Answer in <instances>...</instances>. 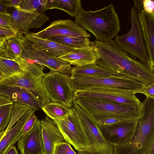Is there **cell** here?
<instances>
[{
    "instance_id": "5",
    "label": "cell",
    "mask_w": 154,
    "mask_h": 154,
    "mask_svg": "<svg viewBox=\"0 0 154 154\" xmlns=\"http://www.w3.org/2000/svg\"><path fill=\"white\" fill-rule=\"evenodd\" d=\"M19 62L25 71L20 74L0 78V85L18 87L30 91L43 106L50 102L42 83L44 66L21 58Z\"/></svg>"
},
{
    "instance_id": "23",
    "label": "cell",
    "mask_w": 154,
    "mask_h": 154,
    "mask_svg": "<svg viewBox=\"0 0 154 154\" xmlns=\"http://www.w3.org/2000/svg\"><path fill=\"white\" fill-rule=\"evenodd\" d=\"M71 75L86 77H108L113 75L95 63L72 67Z\"/></svg>"
},
{
    "instance_id": "47",
    "label": "cell",
    "mask_w": 154,
    "mask_h": 154,
    "mask_svg": "<svg viewBox=\"0 0 154 154\" xmlns=\"http://www.w3.org/2000/svg\"><path fill=\"white\" fill-rule=\"evenodd\" d=\"M1 139H0V140H1Z\"/></svg>"
},
{
    "instance_id": "41",
    "label": "cell",
    "mask_w": 154,
    "mask_h": 154,
    "mask_svg": "<svg viewBox=\"0 0 154 154\" xmlns=\"http://www.w3.org/2000/svg\"><path fill=\"white\" fill-rule=\"evenodd\" d=\"M5 154H18L16 147L13 146L8 149Z\"/></svg>"
},
{
    "instance_id": "44",
    "label": "cell",
    "mask_w": 154,
    "mask_h": 154,
    "mask_svg": "<svg viewBox=\"0 0 154 154\" xmlns=\"http://www.w3.org/2000/svg\"><path fill=\"white\" fill-rule=\"evenodd\" d=\"M4 131V130L2 131L0 133V139L2 137Z\"/></svg>"
},
{
    "instance_id": "31",
    "label": "cell",
    "mask_w": 154,
    "mask_h": 154,
    "mask_svg": "<svg viewBox=\"0 0 154 154\" xmlns=\"http://www.w3.org/2000/svg\"><path fill=\"white\" fill-rule=\"evenodd\" d=\"M13 103L0 106V133L4 130L10 120Z\"/></svg>"
},
{
    "instance_id": "11",
    "label": "cell",
    "mask_w": 154,
    "mask_h": 154,
    "mask_svg": "<svg viewBox=\"0 0 154 154\" xmlns=\"http://www.w3.org/2000/svg\"><path fill=\"white\" fill-rule=\"evenodd\" d=\"M53 121L57 124L66 142L72 145L78 152L91 153L89 141L73 109V112L70 115Z\"/></svg>"
},
{
    "instance_id": "13",
    "label": "cell",
    "mask_w": 154,
    "mask_h": 154,
    "mask_svg": "<svg viewBox=\"0 0 154 154\" xmlns=\"http://www.w3.org/2000/svg\"><path fill=\"white\" fill-rule=\"evenodd\" d=\"M7 12L11 16V29L25 34L29 29L41 27L49 18L44 13L32 12L18 7H8Z\"/></svg>"
},
{
    "instance_id": "28",
    "label": "cell",
    "mask_w": 154,
    "mask_h": 154,
    "mask_svg": "<svg viewBox=\"0 0 154 154\" xmlns=\"http://www.w3.org/2000/svg\"><path fill=\"white\" fill-rule=\"evenodd\" d=\"M25 71V69L17 60L0 56V72L5 77L22 74Z\"/></svg>"
},
{
    "instance_id": "20",
    "label": "cell",
    "mask_w": 154,
    "mask_h": 154,
    "mask_svg": "<svg viewBox=\"0 0 154 154\" xmlns=\"http://www.w3.org/2000/svg\"><path fill=\"white\" fill-rule=\"evenodd\" d=\"M24 34V37L25 39L33 44L37 49L55 58H58L77 49L68 47L48 39L40 38L35 35L33 32H28Z\"/></svg>"
},
{
    "instance_id": "4",
    "label": "cell",
    "mask_w": 154,
    "mask_h": 154,
    "mask_svg": "<svg viewBox=\"0 0 154 154\" xmlns=\"http://www.w3.org/2000/svg\"><path fill=\"white\" fill-rule=\"evenodd\" d=\"M74 102L81 107L95 122L108 118L137 119L139 108L99 97H76Z\"/></svg>"
},
{
    "instance_id": "2",
    "label": "cell",
    "mask_w": 154,
    "mask_h": 154,
    "mask_svg": "<svg viewBox=\"0 0 154 154\" xmlns=\"http://www.w3.org/2000/svg\"><path fill=\"white\" fill-rule=\"evenodd\" d=\"M154 144V98L146 97L139 108L134 134L128 143L113 146V154H147Z\"/></svg>"
},
{
    "instance_id": "15",
    "label": "cell",
    "mask_w": 154,
    "mask_h": 154,
    "mask_svg": "<svg viewBox=\"0 0 154 154\" xmlns=\"http://www.w3.org/2000/svg\"><path fill=\"white\" fill-rule=\"evenodd\" d=\"M34 34L41 38L48 39L57 36L85 37L90 38L91 35L82 27L71 20L54 21L43 30Z\"/></svg>"
},
{
    "instance_id": "35",
    "label": "cell",
    "mask_w": 154,
    "mask_h": 154,
    "mask_svg": "<svg viewBox=\"0 0 154 154\" xmlns=\"http://www.w3.org/2000/svg\"><path fill=\"white\" fill-rule=\"evenodd\" d=\"M11 19L10 15L8 13L0 12V27L11 29Z\"/></svg>"
},
{
    "instance_id": "39",
    "label": "cell",
    "mask_w": 154,
    "mask_h": 154,
    "mask_svg": "<svg viewBox=\"0 0 154 154\" xmlns=\"http://www.w3.org/2000/svg\"><path fill=\"white\" fill-rule=\"evenodd\" d=\"M7 0H0V12H7Z\"/></svg>"
},
{
    "instance_id": "1",
    "label": "cell",
    "mask_w": 154,
    "mask_h": 154,
    "mask_svg": "<svg viewBox=\"0 0 154 154\" xmlns=\"http://www.w3.org/2000/svg\"><path fill=\"white\" fill-rule=\"evenodd\" d=\"M97 58L95 63L112 74L122 76L144 84H154V73L145 64L123 50L111 39L92 42Z\"/></svg>"
},
{
    "instance_id": "30",
    "label": "cell",
    "mask_w": 154,
    "mask_h": 154,
    "mask_svg": "<svg viewBox=\"0 0 154 154\" xmlns=\"http://www.w3.org/2000/svg\"><path fill=\"white\" fill-rule=\"evenodd\" d=\"M31 108L32 107L23 104L13 103L10 120L7 128L4 131L3 135H5L12 128L14 124Z\"/></svg>"
},
{
    "instance_id": "10",
    "label": "cell",
    "mask_w": 154,
    "mask_h": 154,
    "mask_svg": "<svg viewBox=\"0 0 154 154\" xmlns=\"http://www.w3.org/2000/svg\"><path fill=\"white\" fill-rule=\"evenodd\" d=\"M73 108L90 143L91 152L88 154H113V146L102 135L97 124L79 105L74 102Z\"/></svg>"
},
{
    "instance_id": "3",
    "label": "cell",
    "mask_w": 154,
    "mask_h": 154,
    "mask_svg": "<svg viewBox=\"0 0 154 154\" xmlns=\"http://www.w3.org/2000/svg\"><path fill=\"white\" fill-rule=\"evenodd\" d=\"M74 17L75 23L93 34L97 41L112 39L121 30L119 18L112 3L95 11H85L82 7Z\"/></svg>"
},
{
    "instance_id": "7",
    "label": "cell",
    "mask_w": 154,
    "mask_h": 154,
    "mask_svg": "<svg viewBox=\"0 0 154 154\" xmlns=\"http://www.w3.org/2000/svg\"><path fill=\"white\" fill-rule=\"evenodd\" d=\"M69 82L75 92L81 91L95 87H103L123 88L136 94L142 93L146 85L141 82L122 76L108 77H86L71 75Z\"/></svg>"
},
{
    "instance_id": "34",
    "label": "cell",
    "mask_w": 154,
    "mask_h": 154,
    "mask_svg": "<svg viewBox=\"0 0 154 154\" xmlns=\"http://www.w3.org/2000/svg\"><path fill=\"white\" fill-rule=\"evenodd\" d=\"M18 32L11 29L0 27V38L6 40L17 35Z\"/></svg>"
},
{
    "instance_id": "22",
    "label": "cell",
    "mask_w": 154,
    "mask_h": 154,
    "mask_svg": "<svg viewBox=\"0 0 154 154\" xmlns=\"http://www.w3.org/2000/svg\"><path fill=\"white\" fill-rule=\"evenodd\" d=\"M92 44V42L89 47L73 50L58 58L75 66L95 63L97 57Z\"/></svg>"
},
{
    "instance_id": "21",
    "label": "cell",
    "mask_w": 154,
    "mask_h": 154,
    "mask_svg": "<svg viewBox=\"0 0 154 154\" xmlns=\"http://www.w3.org/2000/svg\"><path fill=\"white\" fill-rule=\"evenodd\" d=\"M35 110L31 108L0 140V154H5L22 137L21 130L25 124Z\"/></svg>"
},
{
    "instance_id": "37",
    "label": "cell",
    "mask_w": 154,
    "mask_h": 154,
    "mask_svg": "<svg viewBox=\"0 0 154 154\" xmlns=\"http://www.w3.org/2000/svg\"><path fill=\"white\" fill-rule=\"evenodd\" d=\"M142 94L146 97L154 98V84L146 86L143 90Z\"/></svg>"
},
{
    "instance_id": "24",
    "label": "cell",
    "mask_w": 154,
    "mask_h": 154,
    "mask_svg": "<svg viewBox=\"0 0 154 154\" xmlns=\"http://www.w3.org/2000/svg\"><path fill=\"white\" fill-rule=\"evenodd\" d=\"M42 109L47 117L53 120H59L71 115L73 108H69L63 105L50 102L44 105Z\"/></svg>"
},
{
    "instance_id": "12",
    "label": "cell",
    "mask_w": 154,
    "mask_h": 154,
    "mask_svg": "<svg viewBox=\"0 0 154 154\" xmlns=\"http://www.w3.org/2000/svg\"><path fill=\"white\" fill-rule=\"evenodd\" d=\"M76 96L99 97L131 105L139 108L141 102L134 91L126 89L97 87L75 92Z\"/></svg>"
},
{
    "instance_id": "36",
    "label": "cell",
    "mask_w": 154,
    "mask_h": 154,
    "mask_svg": "<svg viewBox=\"0 0 154 154\" xmlns=\"http://www.w3.org/2000/svg\"><path fill=\"white\" fill-rule=\"evenodd\" d=\"M143 10L147 13L154 15V1L151 0H142Z\"/></svg>"
},
{
    "instance_id": "8",
    "label": "cell",
    "mask_w": 154,
    "mask_h": 154,
    "mask_svg": "<svg viewBox=\"0 0 154 154\" xmlns=\"http://www.w3.org/2000/svg\"><path fill=\"white\" fill-rule=\"evenodd\" d=\"M69 77L68 74L51 70L44 73L42 83L51 102L72 108L76 95L70 85Z\"/></svg>"
},
{
    "instance_id": "26",
    "label": "cell",
    "mask_w": 154,
    "mask_h": 154,
    "mask_svg": "<svg viewBox=\"0 0 154 154\" xmlns=\"http://www.w3.org/2000/svg\"><path fill=\"white\" fill-rule=\"evenodd\" d=\"M89 38L85 37L57 36L51 37L48 40L68 47L78 49L90 46L92 42Z\"/></svg>"
},
{
    "instance_id": "9",
    "label": "cell",
    "mask_w": 154,
    "mask_h": 154,
    "mask_svg": "<svg viewBox=\"0 0 154 154\" xmlns=\"http://www.w3.org/2000/svg\"><path fill=\"white\" fill-rule=\"evenodd\" d=\"M17 35L20 39L23 47L20 58L47 67L51 71L68 75L71 74L72 67L69 63L59 58L50 56L39 50L25 39L22 32H18Z\"/></svg>"
},
{
    "instance_id": "17",
    "label": "cell",
    "mask_w": 154,
    "mask_h": 154,
    "mask_svg": "<svg viewBox=\"0 0 154 154\" xmlns=\"http://www.w3.org/2000/svg\"><path fill=\"white\" fill-rule=\"evenodd\" d=\"M17 142L21 154H43L41 121L37 119L33 128Z\"/></svg>"
},
{
    "instance_id": "32",
    "label": "cell",
    "mask_w": 154,
    "mask_h": 154,
    "mask_svg": "<svg viewBox=\"0 0 154 154\" xmlns=\"http://www.w3.org/2000/svg\"><path fill=\"white\" fill-rule=\"evenodd\" d=\"M54 154H77L66 142L58 143L55 146Z\"/></svg>"
},
{
    "instance_id": "33",
    "label": "cell",
    "mask_w": 154,
    "mask_h": 154,
    "mask_svg": "<svg viewBox=\"0 0 154 154\" xmlns=\"http://www.w3.org/2000/svg\"><path fill=\"white\" fill-rule=\"evenodd\" d=\"M37 119L34 112L27 120L22 129L21 131L22 136L26 134L33 128Z\"/></svg>"
},
{
    "instance_id": "29",
    "label": "cell",
    "mask_w": 154,
    "mask_h": 154,
    "mask_svg": "<svg viewBox=\"0 0 154 154\" xmlns=\"http://www.w3.org/2000/svg\"><path fill=\"white\" fill-rule=\"evenodd\" d=\"M19 8L27 11L42 13L48 10V0H21Z\"/></svg>"
},
{
    "instance_id": "40",
    "label": "cell",
    "mask_w": 154,
    "mask_h": 154,
    "mask_svg": "<svg viewBox=\"0 0 154 154\" xmlns=\"http://www.w3.org/2000/svg\"><path fill=\"white\" fill-rule=\"evenodd\" d=\"M12 103L6 97L0 95V106Z\"/></svg>"
},
{
    "instance_id": "16",
    "label": "cell",
    "mask_w": 154,
    "mask_h": 154,
    "mask_svg": "<svg viewBox=\"0 0 154 154\" xmlns=\"http://www.w3.org/2000/svg\"><path fill=\"white\" fill-rule=\"evenodd\" d=\"M0 95L7 98L12 103L23 104L35 109H42L43 106L29 90L11 86L0 85Z\"/></svg>"
},
{
    "instance_id": "18",
    "label": "cell",
    "mask_w": 154,
    "mask_h": 154,
    "mask_svg": "<svg viewBox=\"0 0 154 154\" xmlns=\"http://www.w3.org/2000/svg\"><path fill=\"white\" fill-rule=\"evenodd\" d=\"M40 121L44 146L43 154H54L55 145L66 141L52 119L46 117Z\"/></svg>"
},
{
    "instance_id": "25",
    "label": "cell",
    "mask_w": 154,
    "mask_h": 154,
    "mask_svg": "<svg viewBox=\"0 0 154 154\" xmlns=\"http://www.w3.org/2000/svg\"><path fill=\"white\" fill-rule=\"evenodd\" d=\"M48 9H57L64 11L72 17H75L82 8L80 0H48Z\"/></svg>"
},
{
    "instance_id": "14",
    "label": "cell",
    "mask_w": 154,
    "mask_h": 154,
    "mask_svg": "<svg viewBox=\"0 0 154 154\" xmlns=\"http://www.w3.org/2000/svg\"><path fill=\"white\" fill-rule=\"evenodd\" d=\"M137 120L125 121L113 124H97L105 140L113 146H119L129 142L134 133Z\"/></svg>"
},
{
    "instance_id": "43",
    "label": "cell",
    "mask_w": 154,
    "mask_h": 154,
    "mask_svg": "<svg viewBox=\"0 0 154 154\" xmlns=\"http://www.w3.org/2000/svg\"><path fill=\"white\" fill-rule=\"evenodd\" d=\"M147 154H154V144L150 147Z\"/></svg>"
},
{
    "instance_id": "27",
    "label": "cell",
    "mask_w": 154,
    "mask_h": 154,
    "mask_svg": "<svg viewBox=\"0 0 154 154\" xmlns=\"http://www.w3.org/2000/svg\"><path fill=\"white\" fill-rule=\"evenodd\" d=\"M4 46V51L0 54V56L14 60L20 58L23 47L20 39L17 35L6 40Z\"/></svg>"
},
{
    "instance_id": "19",
    "label": "cell",
    "mask_w": 154,
    "mask_h": 154,
    "mask_svg": "<svg viewBox=\"0 0 154 154\" xmlns=\"http://www.w3.org/2000/svg\"><path fill=\"white\" fill-rule=\"evenodd\" d=\"M151 71L154 69V15L142 10L137 11Z\"/></svg>"
},
{
    "instance_id": "42",
    "label": "cell",
    "mask_w": 154,
    "mask_h": 154,
    "mask_svg": "<svg viewBox=\"0 0 154 154\" xmlns=\"http://www.w3.org/2000/svg\"><path fill=\"white\" fill-rule=\"evenodd\" d=\"M6 40L0 38V54L3 52L4 50V44Z\"/></svg>"
},
{
    "instance_id": "6",
    "label": "cell",
    "mask_w": 154,
    "mask_h": 154,
    "mask_svg": "<svg viewBox=\"0 0 154 154\" xmlns=\"http://www.w3.org/2000/svg\"><path fill=\"white\" fill-rule=\"evenodd\" d=\"M129 20L131 24V29L126 34L120 36L117 35L114 40L123 50L130 54L134 57L138 58L150 69L138 12L134 6L131 8Z\"/></svg>"
},
{
    "instance_id": "45",
    "label": "cell",
    "mask_w": 154,
    "mask_h": 154,
    "mask_svg": "<svg viewBox=\"0 0 154 154\" xmlns=\"http://www.w3.org/2000/svg\"><path fill=\"white\" fill-rule=\"evenodd\" d=\"M78 154H88L86 152H78Z\"/></svg>"
},
{
    "instance_id": "38",
    "label": "cell",
    "mask_w": 154,
    "mask_h": 154,
    "mask_svg": "<svg viewBox=\"0 0 154 154\" xmlns=\"http://www.w3.org/2000/svg\"><path fill=\"white\" fill-rule=\"evenodd\" d=\"M21 0H7L8 7H19Z\"/></svg>"
},
{
    "instance_id": "46",
    "label": "cell",
    "mask_w": 154,
    "mask_h": 154,
    "mask_svg": "<svg viewBox=\"0 0 154 154\" xmlns=\"http://www.w3.org/2000/svg\"><path fill=\"white\" fill-rule=\"evenodd\" d=\"M5 77V76L0 72V78Z\"/></svg>"
}]
</instances>
